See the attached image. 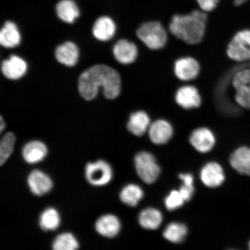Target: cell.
I'll return each instance as SVG.
<instances>
[{"label":"cell","mask_w":250,"mask_h":250,"mask_svg":"<svg viewBox=\"0 0 250 250\" xmlns=\"http://www.w3.org/2000/svg\"><path fill=\"white\" fill-rule=\"evenodd\" d=\"M107 99H116L120 95L121 79L118 72L108 65L96 64L83 71L78 80V90L86 101H92L98 95L99 87Z\"/></svg>","instance_id":"obj_1"},{"label":"cell","mask_w":250,"mask_h":250,"mask_svg":"<svg viewBox=\"0 0 250 250\" xmlns=\"http://www.w3.org/2000/svg\"><path fill=\"white\" fill-rule=\"evenodd\" d=\"M208 16L203 11L195 10L186 15L173 16L169 23L170 32L189 45H196L204 38Z\"/></svg>","instance_id":"obj_2"},{"label":"cell","mask_w":250,"mask_h":250,"mask_svg":"<svg viewBox=\"0 0 250 250\" xmlns=\"http://www.w3.org/2000/svg\"><path fill=\"white\" fill-rule=\"evenodd\" d=\"M136 34L141 42L151 50L163 48L167 42V31L158 21H151L142 24Z\"/></svg>","instance_id":"obj_3"},{"label":"cell","mask_w":250,"mask_h":250,"mask_svg":"<svg viewBox=\"0 0 250 250\" xmlns=\"http://www.w3.org/2000/svg\"><path fill=\"white\" fill-rule=\"evenodd\" d=\"M228 57L237 62L250 61V29H243L234 34L227 49Z\"/></svg>","instance_id":"obj_4"},{"label":"cell","mask_w":250,"mask_h":250,"mask_svg":"<svg viewBox=\"0 0 250 250\" xmlns=\"http://www.w3.org/2000/svg\"><path fill=\"white\" fill-rule=\"evenodd\" d=\"M134 164L137 174L144 182L151 184L157 180L161 168L151 153L146 151L138 153L134 158Z\"/></svg>","instance_id":"obj_5"},{"label":"cell","mask_w":250,"mask_h":250,"mask_svg":"<svg viewBox=\"0 0 250 250\" xmlns=\"http://www.w3.org/2000/svg\"><path fill=\"white\" fill-rule=\"evenodd\" d=\"M85 178L90 185L102 187L110 183L113 171L108 162L98 160L87 163L85 169Z\"/></svg>","instance_id":"obj_6"},{"label":"cell","mask_w":250,"mask_h":250,"mask_svg":"<svg viewBox=\"0 0 250 250\" xmlns=\"http://www.w3.org/2000/svg\"><path fill=\"white\" fill-rule=\"evenodd\" d=\"M201 71L199 62L194 58L187 56L181 58L175 62L174 73L178 79L182 81H190L198 77Z\"/></svg>","instance_id":"obj_7"},{"label":"cell","mask_w":250,"mask_h":250,"mask_svg":"<svg viewBox=\"0 0 250 250\" xmlns=\"http://www.w3.org/2000/svg\"><path fill=\"white\" fill-rule=\"evenodd\" d=\"M231 167L242 176L250 177V146H239L230 154L229 159Z\"/></svg>","instance_id":"obj_8"},{"label":"cell","mask_w":250,"mask_h":250,"mask_svg":"<svg viewBox=\"0 0 250 250\" xmlns=\"http://www.w3.org/2000/svg\"><path fill=\"white\" fill-rule=\"evenodd\" d=\"M27 181L31 193L39 196L44 195L51 191L54 186L51 177L40 170L31 171L27 177Z\"/></svg>","instance_id":"obj_9"},{"label":"cell","mask_w":250,"mask_h":250,"mask_svg":"<svg viewBox=\"0 0 250 250\" xmlns=\"http://www.w3.org/2000/svg\"><path fill=\"white\" fill-rule=\"evenodd\" d=\"M175 101L181 108L186 109L198 108L202 103L199 90L192 85L180 87L175 95Z\"/></svg>","instance_id":"obj_10"},{"label":"cell","mask_w":250,"mask_h":250,"mask_svg":"<svg viewBox=\"0 0 250 250\" xmlns=\"http://www.w3.org/2000/svg\"><path fill=\"white\" fill-rule=\"evenodd\" d=\"M189 141L193 147L201 153L210 151L215 143L214 133L207 127H200L193 130Z\"/></svg>","instance_id":"obj_11"},{"label":"cell","mask_w":250,"mask_h":250,"mask_svg":"<svg viewBox=\"0 0 250 250\" xmlns=\"http://www.w3.org/2000/svg\"><path fill=\"white\" fill-rule=\"evenodd\" d=\"M201 179L206 186L216 188L226 180L223 168L216 162H210L204 166L201 171Z\"/></svg>","instance_id":"obj_12"},{"label":"cell","mask_w":250,"mask_h":250,"mask_svg":"<svg viewBox=\"0 0 250 250\" xmlns=\"http://www.w3.org/2000/svg\"><path fill=\"white\" fill-rule=\"evenodd\" d=\"M149 137L156 145H164L169 141L173 134V128L167 121L156 120L150 125Z\"/></svg>","instance_id":"obj_13"},{"label":"cell","mask_w":250,"mask_h":250,"mask_svg":"<svg viewBox=\"0 0 250 250\" xmlns=\"http://www.w3.org/2000/svg\"><path fill=\"white\" fill-rule=\"evenodd\" d=\"M115 59L120 63L127 65L133 63L138 56V49L133 42L127 40H120L113 48Z\"/></svg>","instance_id":"obj_14"},{"label":"cell","mask_w":250,"mask_h":250,"mask_svg":"<svg viewBox=\"0 0 250 250\" xmlns=\"http://www.w3.org/2000/svg\"><path fill=\"white\" fill-rule=\"evenodd\" d=\"M48 153V148L44 143L41 141L33 140L24 146L21 155L26 163L33 165L42 161Z\"/></svg>","instance_id":"obj_15"},{"label":"cell","mask_w":250,"mask_h":250,"mask_svg":"<svg viewBox=\"0 0 250 250\" xmlns=\"http://www.w3.org/2000/svg\"><path fill=\"white\" fill-rule=\"evenodd\" d=\"M121 224L119 218L113 214H105L100 217L95 223L96 232L101 236L112 238L120 233Z\"/></svg>","instance_id":"obj_16"},{"label":"cell","mask_w":250,"mask_h":250,"mask_svg":"<svg viewBox=\"0 0 250 250\" xmlns=\"http://www.w3.org/2000/svg\"><path fill=\"white\" fill-rule=\"evenodd\" d=\"M26 62L19 56L12 55L2 62L1 71L4 76L9 80H18L26 74Z\"/></svg>","instance_id":"obj_17"},{"label":"cell","mask_w":250,"mask_h":250,"mask_svg":"<svg viewBox=\"0 0 250 250\" xmlns=\"http://www.w3.org/2000/svg\"><path fill=\"white\" fill-rule=\"evenodd\" d=\"M116 29V24L111 18L102 17L93 25V36L101 42H107L114 36Z\"/></svg>","instance_id":"obj_18"},{"label":"cell","mask_w":250,"mask_h":250,"mask_svg":"<svg viewBox=\"0 0 250 250\" xmlns=\"http://www.w3.org/2000/svg\"><path fill=\"white\" fill-rule=\"evenodd\" d=\"M150 125L151 120L147 113L143 111H137L130 115L127 128L133 135L140 137L148 130Z\"/></svg>","instance_id":"obj_19"},{"label":"cell","mask_w":250,"mask_h":250,"mask_svg":"<svg viewBox=\"0 0 250 250\" xmlns=\"http://www.w3.org/2000/svg\"><path fill=\"white\" fill-rule=\"evenodd\" d=\"M55 56L61 63L68 67L74 66L79 58V49L73 42H64L56 49Z\"/></svg>","instance_id":"obj_20"},{"label":"cell","mask_w":250,"mask_h":250,"mask_svg":"<svg viewBox=\"0 0 250 250\" xmlns=\"http://www.w3.org/2000/svg\"><path fill=\"white\" fill-rule=\"evenodd\" d=\"M21 36L18 28L14 22L7 21L0 31V43L5 48H14L20 44Z\"/></svg>","instance_id":"obj_21"},{"label":"cell","mask_w":250,"mask_h":250,"mask_svg":"<svg viewBox=\"0 0 250 250\" xmlns=\"http://www.w3.org/2000/svg\"><path fill=\"white\" fill-rule=\"evenodd\" d=\"M56 10L59 19L65 23H74L80 15V9L73 0H61L56 5Z\"/></svg>","instance_id":"obj_22"},{"label":"cell","mask_w":250,"mask_h":250,"mask_svg":"<svg viewBox=\"0 0 250 250\" xmlns=\"http://www.w3.org/2000/svg\"><path fill=\"white\" fill-rule=\"evenodd\" d=\"M163 221L160 211L154 208H146L140 212L139 222L141 227L148 230L157 229Z\"/></svg>","instance_id":"obj_23"},{"label":"cell","mask_w":250,"mask_h":250,"mask_svg":"<svg viewBox=\"0 0 250 250\" xmlns=\"http://www.w3.org/2000/svg\"><path fill=\"white\" fill-rule=\"evenodd\" d=\"M144 196L143 190L136 184H130L124 187L120 192V197L125 205L135 207Z\"/></svg>","instance_id":"obj_24"},{"label":"cell","mask_w":250,"mask_h":250,"mask_svg":"<svg viewBox=\"0 0 250 250\" xmlns=\"http://www.w3.org/2000/svg\"><path fill=\"white\" fill-rule=\"evenodd\" d=\"M61 218L56 209L53 208H46L41 214L39 225L44 231L55 230L60 226Z\"/></svg>","instance_id":"obj_25"},{"label":"cell","mask_w":250,"mask_h":250,"mask_svg":"<svg viewBox=\"0 0 250 250\" xmlns=\"http://www.w3.org/2000/svg\"><path fill=\"white\" fill-rule=\"evenodd\" d=\"M188 233V228L186 225L173 223L168 225L164 231L163 235L166 239L171 243L182 242Z\"/></svg>","instance_id":"obj_26"},{"label":"cell","mask_w":250,"mask_h":250,"mask_svg":"<svg viewBox=\"0 0 250 250\" xmlns=\"http://www.w3.org/2000/svg\"><path fill=\"white\" fill-rule=\"evenodd\" d=\"M79 247L76 237L69 232L59 234L52 243V249L54 250H76Z\"/></svg>","instance_id":"obj_27"},{"label":"cell","mask_w":250,"mask_h":250,"mask_svg":"<svg viewBox=\"0 0 250 250\" xmlns=\"http://www.w3.org/2000/svg\"><path fill=\"white\" fill-rule=\"evenodd\" d=\"M232 87L235 91L234 101L243 109H250V82L237 84Z\"/></svg>","instance_id":"obj_28"},{"label":"cell","mask_w":250,"mask_h":250,"mask_svg":"<svg viewBox=\"0 0 250 250\" xmlns=\"http://www.w3.org/2000/svg\"><path fill=\"white\" fill-rule=\"evenodd\" d=\"M13 133L7 132L2 136L0 142V164L4 165L12 154L15 143Z\"/></svg>","instance_id":"obj_29"},{"label":"cell","mask_w":250,"mask_h":250,"mask_svg":"<svg viewBox=\"0 0 250 250\" xmlns=\"http://www.w3.org/2000/svg\"><path fill=\"white\" fill-rule=\"evenodd\" d=\"M185 202L179 190H174L165 198V205L168 210L174 211L182 207Z\"/></svg>","instance_id":"obj_30"},{"label":"cell","mask_w":250,"mask_h":250,"mask_svg":"<svg viewBox=\"0 0 250 250\" xmlns=\"http://www.w3.org/2000/svg\"><path fill=\"white\" fill-rule=\"evenodd\" d=\"M201 10L205 12H211L218 4L219 0H196Z\"/></svg>","instance_id":"obj_31"},{"label":"cell","mask_w":250,"mask_h":250,"mask_svg":"<svg viewBox=\"0 0 250 250\" xmlns=\"http://www.w3.org/2000/svg\"><path fill=\"white\" fill-rule=\"evenodd\" d=\"M179 191L182 195L184 201L186 202L189 201L194 194L195 188L193 186L187 185V184H183L180 187Z\"/></svg>","instance_id":"obj_32"},{"label":"cell","mask_w":250,"mask_h":250,"mask_svg":"<svg viewBox=\"0 0 250 250\" xmlns=\"http://www.w3.org/2000/svg\"><path fill=\"white\" fill-rule=\"evenodd\" d=\"M179 178L180 180L183 181L184 184L193 186L194 178H193L192 174L190 173L180 174L179 175Z\"/></svg>","instance_id":"obj_33"},{"label":"cell","mask_w":250,"mask_h":250,"mask_svg":"<svg viewBox=\"0 0 250 250\" xmlns=\"http://www.w3.org/2000/svg\"><path fill=\"white\" fill-rule=\"evenodd\" d=\"M247 1L248 0H233L234 4L235 5H241Z\"/></svg>","instance_id":"obj_34"},{"label":"cell","mask_w":250,"mask_h":250,"mask_svg":"<svg viewBox=\"0 0 250 250\" xmlns=\"http://www.w3.org/2000/svg\"><path fill=\"white\" fill-rule=\"evenodd\" d=\"M0 123H1V127H0V128H1V132H2L5 127V124L4 120H3L2 117H1V121H0Z\"/></svg>","instance_id":"obj_35"},{"label":"cell","mask_w":250,"mask_h":250,"mask_svg":"<svg viewBox=\"0 0 250 250\" xmlns=\"http://www.w3.org/2000/svg\"><path fill=\"white\" fill-rule=\"evenodd\" d=\"M248 249L250 250V239L249 240V241L248 242Z\"/></svg>","instance_id":"obj_36"}]
</instances>
